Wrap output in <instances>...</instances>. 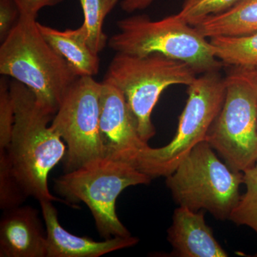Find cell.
<instances>
[{
    "mask_svg": "<svg viewBox=\"0 0 257 257\" xmlns=\"http://www.w3.org/2000/svg\"><path fill=\"white\" fill-rule=\"evenodd\" d=\"M188 99L175 138L160 148L149 146L134 166L152 179L168 177L199 143L205 141L226 94V79L219 71L205 72L188 86Z\"/></svg>",
    "mask_w": 257,
    "mask_h": 257,
    "instance_id": "obj_6",
    "label": "cell"
},
{
    "mask_svg": "<svg viewBox=\"0 0 257 257\" xmlns=\"http://www.w3.org/2000/svg\"><path fill=\"white\" fill-rule=\"evenodd\" d=\"M20 11L13 0H0V40L9 35L20 18Z\"/></svg>",
    "mask_w": 257,
    "mask_h": 257,
    "instance_id": "obj_22",
    "label": "cell"
},
{
    "mask_svg": "<svg viewBox=\"0 0 257 257\" xmlns=\"http://www.w3.org/2000/svg\"><path fill=\"white\" fill-rule=\"evenodd\" d=\"M153 2L154 0H123L121 3V8L126 13H133L146 9Z\"/></svg>",
    "mask_w": 257,
    "mask_h": 257,
    "instance_id": "obj_24",
    "label": "cell"
},
{
    "mask_svg": "<svg viewBox=\"0 0 257 257\" xmlns=\"http://www.w3.org/2000/svg\"><path fill=\"white\" fill-rule=\"evenodd\" d=\"M207 38L257 32V0H239L231 9L208 17L194 26Z\"/></svg>",
    "mask_w": 257,
    "mask_h": 257,
    "instance_id": "obj_15",
    "label": "cell"
},
{
    "mask_svg": "<svg viewBox=\"0 0 257 257\" xmlns=\"http://www.w3.org/2000/svg\"><path fill=\"white\" fill-rule=\"evenodd\" d=\"M99 134L103 157L133 165L149 147L137 131L124 96L106 80L101 82Z\"/></svg>",
    "mask_w": 257,
    "mask_h": 257,
    "instance_id": "obj_10",
    "label": "cell"
},
{
    "mask_svg": "<svg viewBox=\"0 0 257 257\" xmlns=\"http://www.w3.org/2000/svg\"><path fill=\"white\" fill-rule=\"evenodd\" d=\"M101 82L79 77L64 96L51 127L67 145L65 172L103 157L99 134Z\"/></svg>",
    "mask_w": 257,
    "mask_h": 257,
    "instance_id": "obj_9",
    "label": "cell"
},
{
    "mask_svg": "<svg viewBox=\"0 0 257 257\" xmlns=\"http://www.w3.org/2000/svg\"><path fill=\"white\" fill-rule=\"evenodd\" d=\"M239 0H184L178 14L186 23L194 27L204 19L231 9Z\"/></svg>",
    "mask_w": 257,
    "mask_h": 257,
    "instance_id": "obj_20",
    "label": "cell"
},
{
    "mask_svg": "<svg viewBox=\"0 0 257 257\" xmlns=\"http://www.w3.org/2000/svg\"><path fill=\"white\" fill-rule=\"evenodd\" d=\"M47 231V257H99L135 246L138 238L116 236L96 241L87 236L71 234L64 229L58 219V212L50 201L40 202Z\"/></svg>",
    "mask_w": 257,
    "mask_h": 257,
    "instance_id": "obj_12",
    "label": "cell"
},
{
    "mask_svg": "<svg viewBox=\"0 0 257 257\" xmlns=\"http://www.w3.org/2000/svg\"><path fill=\"white\" fill-rule=\"evenodd\" d=\"M247 69L249 73L251 74V75L252 76L253 78L254 79V80L257 82V65L252 67V68Z\"/></svg>",
    "mask_w": 257,
    "mask_h": 257,
    "instance_id": "obj_25",
    "label": "cell"
},
{
    "mask_svg": "<svg viewBox=\"0 0 257 257\" xmlns=\"http://www.w3.org/2000/svg\"><path fill=\"white\" fill-rule=\"evenodd\" d=\"M197 74L185 62L160 54L139 57L116 53L104 80L119 89L139 135L148 143L156 134L152 113L162 93L175 84L190 85Z\"/></svg>",
    "mask_w": 257,
    "mask_h": 257,
    "instance_id": "obj_5",
    "label": "cell"
},
{
    "mask_svg": "<svg viewBox=\"0 0 257 257\" xmlns=\"http://www.w3.org/2000/svg\"><path fill=\"white\" fill-rule=\"evenodd\" d=\"M0 221V256L47 257L46 228L30 206L3 211Z\"/></svg>",
    "mask_w": 257,
    "mask_h": 257,
    "instance_id": "obj_11",
    "label": "cell"
},
{
    "mask_svg": "<svg viewBox=\"0 0 257 257\" xmlns=\"http://www.w3.org/2000/svg\"><path fill=\"white\" fill-rule=\"evenodd\" d=\"M15 109L10 86L5 79L0 81V149L9 147L13 134Z\"/></svg>",
    "mask_w": 257,
    "mask_h": 257,
    "instance_id": "obj_21",
    "label": "cell"
},
{
    "mask_svg": "<svg viewBox=\"0 0 257 257\" xmlns=\"http://www.w3.org/2000/svg\"><path fill=\"white\" fill-rule=\"evenodd\" d=\"M167 239L173 247V254L180 257H226L206 223L202 211L181 207L174 212L172 226L167 231Z\"/></svg>",
    "mask_w": 257,
    "mask_h": 257,
    "instance_id": "obj_13",
    "label": "cell"
},
{
    "mask_svg": "<svg viewBox=\"0 0 257 257\" xmlns=\"http://www.w3.org/2000/svg\"><path fill=\"white\" fill-rule=\"evenodd\" d=\"M226 79V94L205 141L231 170L243 172L257 162V82L247 69Z\"/></svg>",
    "mask_w": 257,
    "mask_h": 257,
    "instance_id": "obj_8",
    "label": "cell"
},
{
    "mask_svg": "<svg viewBox=\"0 0 257 257\" xmlns=\"http://www.w3.org/2000/svg\"><path fill=\"white\" fill-rule=\"evenodd\" d=\"M119 0H80L84 15L82 26L91 50L99 55L104 50L107 37L103 31L104 21Z\"/></svg>",
    "mask_w": 257,
    "mask_h": 257,
    "instance_id": "obj_17",
    "label": "cell"
},
{
    "mask_svg": "<svg viewBox=\"0 0 257 257\" xmlns=\"http://www.w3.org/2000/svg\"><path fill=\"white\" fill-rule=\"evenodd\" d=\"M243 173L246 191L230 214L229 220L238 226H246L257 234V162Z\"/></svg>",
    "mask_w": 257,
    "mask_h": 257,
    "instance_id": "obj_18",
    "label": "cell"
},
{
    "mask_svg": "<svg viewBox=\"0 0 257 257\" xmlns=\"http://www.w3.org/2000/svg\"><path fill=\"white\" fill-rule=\"evenodd\" d=\"M28 197L13 170L8 150L0 149V208L6 211L20 207Z\"/></svg>",
    "mask_w": 257,
    "mask_h": 257,
    "instance_id": "obj_19",
    "label": "cell"
},
{
    "mask_svg": "<svg viewBox=\"0 0 257 257\" xmlns=\"http://www.w3.org/2000/svg\"><path fill=\"white\" fill-rule=\"evenodd\" d=\"M152 179L133 164L101 157L65 172L54 182L55 192L71 204L83 202L104 239L131 236L116 214V202L125 189Z\"/></svg>",
    "mask_w": 257,
    "mask_h": 257,
    "instance_id": "obj_3",
    "label": "cell"
},
{
    "mask_svg": "<svg viewBox=\"0 0 257 257\" xmlns=\"http://www.w3.org/2000/svg\"><path fill=\"white\" fill-rule=\"evenodd\" d=\"M37 19L20 16L0 46V74L28 88L50 114L79 77L46 41Z\"/></svg>",
    "mask_w": 257,
    "mask_h": 257,
    "instance_id": "obj_2",
    "label": "cell"
},
{
    "mask_svg": "<svg viewBox=\"0 0 257 257\" xmlns=\"http://www.w3.org/2000/svg\"><path fill=\"white\" fill-rule=\"evenodd\" d=\"M172 197L181 207L209 211L219 220L229 219L239 198L242 172H234L204 141L166 177Z\"/></svg>",
    "mask_w": 257,
    "mask_h": 257,
    "instance_id": "obj_7",
    "label": "cell"
},
{
    "mask_svg": "<svg viewBox=\"0 0 257 257\" xmlns=\"http://www.w3.org/2000/svg\"><path fill=\"white\" fill-rule=\"evenodd\" d=\"M15 109L11 141L8 149L13 170L29 197L57 201L48 186L51 171L63 161L67 146L51 127L55 115L44 109L33 93L24 84H10Z\"/></svg>",
    "mask_w": 257,
    "mask_h": 257,
    "instance_id": "obj_1",
    "label": "cell"
},
{
    "mask_svg": "<svg viewBox=\"0 0 257 257\" xmlns=\"http://www.w3.org/2000/svg\"><path fill=\"white\" fill-rule=\"evenodd\" d=\"M119 32L109 46L116 53L143 57L160 54L185 62L198 74L219 71L222 62L216 58L209 40L178 14L154 21L147 15H135L116 23Z\"/></svg>",
    "mask_w": 257,
    "mask_h": 257,
    "instance_id": "obj_4",
    "label": "cell"
},
{
    "mask_svg": "<svg viewBox=\"0 0 257 257\" xmlns=\"http://www.w3.org/2000/svg\"><path fill=\"white\" fill-rule=\"evenodd\" d=\"M20 11V16L37 19L39 12L47 7L55 6L62 0H13Z\"/></svg>",
    "mask_w": 257,
    "mask_h": 257,
    "instance_id": "obj_23",
    "label": "cell"
},
{
    "mask_svg": "<svg viewBox=\"0 0 257 257\" xmlns=\"http://www.w3.org/2000/svg\"><path fill=\"white\" fill-rule=\"evenodd\" d=\"M42 36L72 67L78 77H93L99 72L100 60L87 42L82 25L75 30H59L37 23Z\"/></svg>",
    "mask_w": 257,
    "mask_h": 257,
    "instance_id": "obj_14",
    "label": "cell"
},
{
    "mask_svg": "<svg viewBox=\"0 0 257 257\" xmlns=\"http://www.w3.org/2000/svg\"><path fill=\"white\" fill-rule=\"evenodd\" d=\"M214 55L226 65L249 69L257 65V32L209 38Z\"/></svg>",
    "mask_w": 257,
    "mask_h": 257,
    "instance_id": "obj_16",
    "label": "cell"
}]
</instances>
